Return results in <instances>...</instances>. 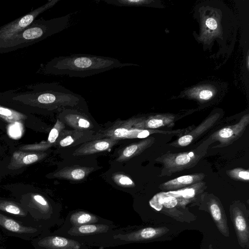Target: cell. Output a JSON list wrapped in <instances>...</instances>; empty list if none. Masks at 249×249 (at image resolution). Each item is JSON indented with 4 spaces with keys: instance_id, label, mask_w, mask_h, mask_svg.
Masks as SVG:
<instances>
[{
    "instance_id": "18",
    "label": "cell",
    "mask_w": 249,
    "mask_h": 249,
    "mask_svg": "<svg viewBox=\"0 0 249 249\" xmlns=\"http://www.w3.org/2000/svg\"><path fill=\"white\" fill-rule=\"evenodd\" d=\"M205 176L203 173L182 176L161 183L159 187L163 191L178 190L202 181Z\"/></svg>"
},
{
    "instance_id": "11",
    "label": "cell",
    "mask_w": 249,
    "mask_h": 249,
    "mask_svg": "<svg viewBox=\"0 0 249 249\" xmlns=\"http://www.w3.org/2000/svg\"><path fill=\"white\" fill-rule=\"evenodd\" d=\"M249 124V114L243 116L236 124L225 127L213 133L207 140L211 143L214 142L219 144L213 148L229 146L239 139L243 134Z\"/></svg>"
},
{
    "instance_id": "10",
    "label": "cell",
    "mask_w": 249,
    "mask_h": 249,
    "mask_svg": "<svg viewBox=\"0 0 249 249\" xmlns=\"http://www.w3.org/2000/svg\"><path fill=\"white\" fill-rule=\"evenodd\" d=\"M230 217L234 228L238 242L243 248L249 247V211L239 201L233 202L230 207Z\"/></svg>"
},
{
    "instance_id": "13",
    "label": "cell",
    "mask_w": 249,
    "mask_h": 249,
    "mask_svg": "<svg viewBox=\"0 0 249 249\" xmlns=\"http://www.w3.org/2000/svg\"><path fill=\"white\" fill-rule=\"evenodd\" d=\"M221 117L222 114L218 112L209 115L198 126L192 128L179 137L170 145L176 147H183L189 145L199 136L213 127L219 121Z\"/></svg>"
},
{
    "instance_id": "28",
    "label": "cell",
    "mask_w": 249,
    "mask_h": 249,
    "mask_svg": "<svg viewBox=\"0 0 249 249\" xmlns=\"http://www.w3.org/2000/svg\"><path fill=\"white\" fill-rule=\"evenodd\" d=\"M73 142V139L71 136H68L60 141V144L61 146L65 147L70 145Z\"/></svg>"
},
{
    "instance_id": "33",
    "label": "cell",
    "mask_w": 249,
    "mask_h": 249,
    "mask_svg": "<svg viewBox=\"0 0 249 249\" xmlns=\"http://www.w3.org/2000/svg\"><path fill=\"white\" fill-rule=\"evenodd\" d=\"M2 240V236L1 234L0 233V243H1Z\"/></svg>"
},
{
    "instance_id": "7",
    "label": "cell",
    "mask_w": 249,
    "mask_h": 249,
    "mask_svg": "<svg viewBox=\"0 0 249 249\" xmlns=\"http://www.w3.org/2000/svg\"><path fill=\"white\" fill-rule=\"evenodd\" d=\"M60 0H49L28 14L0 27V44L4 43L30 26L37 17L52 8Z\"/></svg>"
},
{
    "instance_id": "27",
    "label": "cell",
    "mask_w": 249,
    "mask_h": 249,
    "mask_svg": "<svg viewBox=\"0 0 249 249\" xmlns=\"http://www.w3.org/2000/svg\"><path fill=\"white\" fill-rule=\"evenodd\" d=\"M38 156L36 154H30L26 155L23 159V162L26 164L33 163L38 160Z\"/></svg>"
},
{
    "instance_id": "16",
    "label": "cell",
    "mask_w": 249,
    "mask_h": 249,
    "mask_svg": "<svg viewBox=\"0 0 249 249\" xmlns=\"http://www.w3.org/2000/svg\"><path fill=\"white\" fill-rule=\"evenodd\" d=\"M0 213L26 225L37 227L29 213L20 204L0 199Z\"/></svg>"
},
{
    "instance_id": "26",
    "label": "cell",
    "mask_w": 249,
    "mask_h": 249,
    "mask_svg": "<svg viewBox=\"0 0 249 249\" xmlns=\"http://www.w3.org/2000/svg\"><path fill=\"white\" fill-rule=\"evenodd\" d=\"M85 171L81 168L74 169L71 172V176L73 179H81L85 178Z\"/></svg>"
},
{
    "instance_id": "25",
    "label": "cell",
    "mask_w": 249,
    "mask_h": 249,
    "mask_svg": "<svg viewBox=\"0 0 249 249\" xmlns=\"http://www.w3.org/2000/svg\"><path fill=\"white\" fill-rule=\"evenodd\" d=\"M58 124V121H57V123L56 124L54 127L51 130L49 133L48 140V141L51 143L54 142L58 136L60 128L58 127L59 125H58V126H57Z\"/></svg>"
},
{
    "instance_id": "29",
    "label": "cell",
    "mask_w": 249,
    "mask_h": 249,
    "mask_svg": "<svg viewBox=\"0 0 249 249\" xmlns=\"http://www.w3.org/2000/svg\"><path fill=\"white\" fill-rule=\"evenodd\" d=\"M206 25L207 27L211 30L215 29L217 27V23L214 19L210 18L206 21Z\"/></svg>"
},
{
    "instance_id": "2",
    "label": "cell",
    "mask_w": 249,
    "mask_h": 249,
    "mask_svg": "<svg viewBox=\"0 0 249 249\" xmlns=\"http://www.w3.org/2000/svg\"><path fill=\"white\" fill-rule=\"evenodd\" d=\"M9 92L16 101L49 108L76 106L84 101L81 95L57 82L36 84Z\"/></svg>"
},
{
    "instance_id": "34",
    "label": "cell",
    "mask_w": 249,
    "mask_h": 249,
    "mask_svg": "<svg viewBox=\"0 0 249 249\" xmlns=\"http://www.w3.org/2000/svg\"><path fill=\"white\" fill-rule=\"evenodd\" d=\"M0 249H6V248L3 246H0Z\"/></svg>"
},
{
    "instance_id": "4",
    "label": "cell",
    "mask_w": 249,
    "mask_h": 249,
    "mask_svg": "<svg viewBox=\"0 0 249 249\" xmlns=\"http://www.w3.org/2000/svg\"><path fill=\"white\" fill-rule=\"evenodd\" d=\"M119 227L112 223H93L58 229L54 232L83 242L89 246L109 247L111 237Z\"/></svg>"
},
{
    "instance_id": "14",
    "label": "cell",
    "mask_w": 249,
    "mask_h": 249,
    "mask_svg": "<svg viewBox=\"0 0 249 249\" xmlns=\"http://www.w3.org/2000/svg\"><path fill=\"white\" fill-rule=\"evenodd\" d=\"M114 222L83 210H76L69 213L64 220L61 229H68L93 223H112Z\"/></svg>"
},
{
    "instance_id": "5",
    "label": "cell",
    "mask_w": 249,
    "mask_h": 249,
    "mask_svg": "<svg viewBox=\"0 0 249 249\" xmlns=\"http://www.w3.org/2000/svg\"><path fill=\"white\" fill-rule=\"evenodd\" d=\"M211 144L207 139L192 151L167 152L158 157L156 161L160 162L162 165L160 176H170L174 173L194 167L206 155Z\"/></svg>"
},
{
    "instance_id": "23",
    "label": "cell",
    "mask_w": 249,
    "mask_h": 249,
    "mask_svg": "<svg viewBox=\"0 0 249 249\" xmlns=\"http://www.w3.org/2000/svg\"><path fill=\"white\" fill-rule=\"evenodd\" d=\"M213 96V92L207 89L201 90L196 94V97L201 101H205L210 100Z\"/></svg>"
},
{
    "instance_id": "21",
    "label": "cell",
    "mask_w": 249,
    "mask_h": 249,
    "mask_svg": "<svg viewBox=\"0 0 249 249\" xmlns=\"http://www.w3.org/2000/svg\"><path fill=\"white\" fill-rule=\"evenodd\" d=\"M113 141L110 140H103L95 142L88 148H85L83 153L90 154L96 152L105 151L109 148Z\"/></svg>"
},
{
    "instance_id": "24",
    "label": "cell",
    "mask_w": 249,
    "mask_h": 249,
    "mask_svg": "<svg viewBox=\"0 0 249 249\" xmlns=\"http://www.w3.org/2000/svg\"><path fill=\"white\" fill-rule=\"evenodd\" d=\"M115 180L117 181L119 184L122 185H133L134 183L132 180L128 177L119 175H117L115 177Z\"/></svg>"
},
{
    "instance_id": "32",
    "label": "cell",
    "mask_w": 249,
    "mask_h": 249,
    "mask_svg": "<svg viewBox=\"0 0 249 249\" xmlns=\"http://www.w3.org/2000/svg\"><path fill=\"white\" fill-rule=\"evenodd\" d=\"M208 249H213L212 244H210L208 247Z\"/></svg>"
},
{
    "instance_id": "1",
    "label": "cell",
    "mask_w": 249,
    "mask_h": 249,
    "mask_svg": "<svg viewBox=\"0 0 249 249\" xmlns=\"http://www.w3.org/2000/svg\"><path fill=\"white\" fill-rule=\"evenodd\" d=\"M138 65L122 62L110 57L74 53L53 58L41 66L40 71L45 75L84 78L114 69Z\"/></svg>"
},
{
    "instance_id": "19",
    "label": "cell",
    "mask_w": 249,
    "mask_h": 249,
    "mask_svg": "<svg viewBox=\"0 0 249 249\" xmlns=\"http://www.w3.org/2000/svg\"><path fill=\"white\" fill-rule=\"evenodd\" d=\"M155 138L150 137L139 142L129 145L124 150L122 155L118 160H122L140 154L145 149L151 146L155 142Z\"/></svg>"
},
{
    "instance_id": "6",
    "label": "cell",
    "mask_w": 249,
    "mask_h": 249,
    "mask_svg": "<svg viewBox=\"0 0 249 249\" xmlns=\"http://www.w3.org/2000/svg\"><path fill=\"white\" fill-rule=\"evenodd\" d=\"M165 227L130 226L118 228L112 236L110 247L150 242L166 234Z\"/></svg>"
},
{
    "instance_id": "8",
    "label": "cell",
    "mask_w": 249,
    "mask_h": 249,
    "mask_svg": "<svg viewBox=\"0 0 249 249\" xmlns=\"http://www.w3.org/2000/svg\"><path fill=\"white\" fill-rule=\"evenodd\" d=\"M31 242L35 249H89L91 248L83 242L51 231L34 238Z\"/></svg>"
},
{
    "instance_id": "31",
    "label": "cell",
    "mask_w": 249,
    "mask_h": 249,
    "mask_svg": "<svg viewBox=\"0 0 249 249\" xmlns=\"http://www.w3.org/2000/svg\"><path fill=\"white\" fill-rule=\"evenodd\" d=\"M78 123L79 126L80 127L87 128H88L90 125L89 122L88 120L82 118L78 120Z\"/></svg>"
},
{
    "instance_id": "12",
    "label": "cell",
    "mask_w": 249,
    "mask_h": 249,
    "mask_svg": "<svg viewBox=\"0 0 249 249\" xmlns=\"http://www.w3.org/2000/svg\"><path fill=\"white\" fill-rule=\"evenodd\" d=\"M201 200L200 209L208 212L219 232L224 236L229 237L227 216L219 198L213 194H205L202 196Z\"/></svg>"
},
{
    "instance_id": "20",
    "label": "cell",
    "mask_w": 249,
    "mask_h": 249,
    "mask_svg": "<svg viewBox=\"0 0 249 249\" xmlns=\"http://www.w3.org/2000/svg\"><path fill=\"white\" fill-rule=\"evenodd\" d=\"M226 174L231 178L244 182H249V171L241 168H235L226 171Z\"/></svg>"
},
{
    "instance_id": "30",
    "label": "cell",
    "mask_w": 249,
    "mask_h": 249,
    "mask_svg": "<svg viewBox=\"0 0 249 249\" xmlns=\"http://www.w3.org/2000/svg\"><path fill=\"white\" fill-rule=\"evenodd\" d=\"M10 132L12 136L17 137L20 134V129L18 126L15 124L11 126Z\"/></svg>"
},
{
    "instance_id": "22",
    "label": "cell",
    "mask_w": 249,
    "mask_h": 249,
    "mask_svg": "<svg viewBox=\"0 0 249 249\" xmlns=\"http://www.w3.org/2000/svg\"><path fill=\"white\" fill-rule=\"evenodd\" d=\"M130 128L129 126L119 127L112 131V135L115 137L126 138Z\"/></svg>"
},
{
    "instance_id": "9",
    "label": "cell",
    "mask_w": 249,
    "mask_h": 249,
    "mask_svg": "<svg viewBox=\"0 0 249 249\" xmlns=\"http://www.w3.org/2000/svg\"><path fill=\"white\" fill-rule=\"evenodd\" d=\"M0 229L8 236L30 241L40 234L50 231L39 227L26 225L0 213Z\"/></svg>"
},
{
    "instance_id": "15",
    "label": "cell",
    "mask_w": 249,
    "mask_h": 249,
    "mask_svg": "<svg viewBox=\"0 0 249 249\" xmlns=\"http://www.w3.org/2000/svg\"><path fill=\"white\" fill-rule=\"evenodd\" d=\"M160 208L156 210L160 211L169 216L176 219L178 221L190 222L196 219L187 215H193L190 213L183 212L187 210L184 206L181 205L176 197L173 196H168L164 198H160Z\"/></svg>"
},
{
    "instance_id": "3",
    "label": "cell",
    "mask_w": 249,
    "mask_h": 249,
    "mask_svg": "<svg viewBox=\"0 0 249 249\" xmlns=\"http://www.w3.org/2000/svg\"><path fill=\"white\" fill-rule=\"evenodd\" d=\"M71 17L70 13L50 19L36 18L28 27L0 44V54L25 48L63 31L69 27Z\"/></svg>"
},
{
    "instance_id": "17",
    "label": "cell",
    "mask_w": 249,
    "mask_h": 249,
    "mask_svg": "<svg viewBox=\"0 0 249 249\" xmlns=\"http://www.w3.org/2000/svg\"><path fill=\"white\" fill-rule=\"evenodd\" d=\"M176 116L172 114H159L142 118L135 123V128L157 129L163 127H172L175 124Z\"/></svg>"
}]
</instances>
